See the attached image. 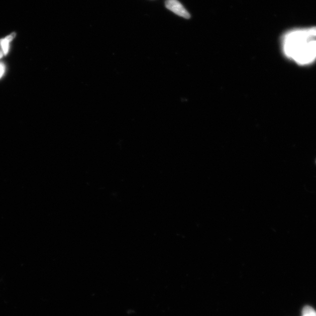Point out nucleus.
I'll return each instance as SVG.
<instances>
[{"instance_id": "f257e3e1", "label": "nucleus", "mask_w": 316, "mask_h": 316, "mask_svg": "<svg viewBox=\"0 0 316 316\" xmlns=\"http://www.w3.org/2000/svg\"><path fill=\"white\" fill-rule=\"evenodd\" d=\"M315 38L316 27L291 31L285 35L283 40L284 53L291 59L298 49Z\"/></svg>"}, {"instance_id": "f03ea898", "label": "nucleus", "mask_w": 316, "mask_h": 316, "mask_svg": "<svg viewBox=\"0 0 316 316\" xmlns=\"http://www.w3.org/2000/svg\"><path fill=\"white\" fill-rule=\"evenodd\" d=\"M316 58V40H311L294 53L292 58L300 65L313 62Z\"/></svg>"}, {"instance_id": "7ed1b4c3", "label": "nucleus", "mask_w": 316, "mask_h": 316, "mask_svg": "<svg viewBox=\"0 0 316 316\" xmlns=\"http://www.w3.org/2000/svg\"><path fill=\"white\" fill-rule=\"evenodd\" d=\"M165 6L167 9L172 11L176 15L183 17L186 19H190V14L184 9V7L178 0H166Z\"/></svg>"}, {"instance_id": "20e7f679", "label": "nucleus", "mask_w": 316, "mask_h": 316, "mask_svg": "<svg viewBox=\"0 0 316 316\" xmlns=\"http://www.w3.org/2000/svg\"><path fill=\"white\" fill-rule=\"evenodd\" d=\"M16 34L13 33L5 38L0 40V45L3 49V54L7 55L9 51L10 43L15 38Z\"/></svg>"}, {"instance_id": "39448f33", "label": "nucleus", "mask_w": 316, "mask_h": 316, "mask_svg": "<svg viewBox=\"0 0 316 316\" xmlns=\"http://www.w3.org/2000/svg\"><path fill=\"white\" fill-rule=\"evenodd\" d=\"M302 316H316V311L311 306H305L302 310Z\"/></svg>"}, {"instance_id": "423d86ee", "label": "nucleus", "mask_w": 316, "mask_h": 316, "mask_svg": "<svg viewBox=\"0 0 316 316\" xmlns=\"http://www.w3.org/2000/svg\"><path fill=\"white\" fill-rule=\"evenodd\" d=\"M5 72V66L3 63H0V78H1Z\"/></svg>"}, {"instance_id": "0eeeda50", "label": "nucleus", "mask_w": 316, "mask_h": 316, "mask_svg": "<svg viewBox=\"0 0 316 316\" xmlns=\"http://www.w3.org/2000/svg\"><path fill=\"white\" fill-rule=\"evenodd\" d=\"M3 52L2 51H0V58H2V57L3 56Z\"/></svg>"}, {"instance_id": "6e6552de", "label": "nucleus", "mask_w": 316, "mask_h": 316, "mask_svg": "<svg viewBox=\"0 0 316 316\" xmlns=\"http://www.w3.org/2000/svg\"><path fill=\"white\" fill-rule=\"evenodd\" d=\"M301 316H302V315H301Z\"/></svg>"}]
</instances>
